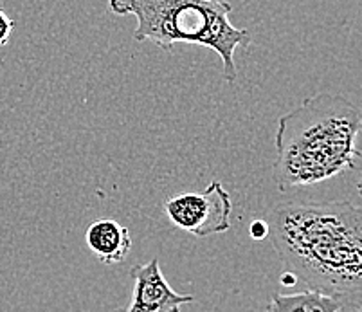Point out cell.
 Here are the masks:
<instances>
[{"label": "cell", "mask_w": 362, "mask_h": 312, "mask_svg": "<svg viewBox=\"0 0 362 312\" xmlns=\"http://www.w3.org/2000/svg\"><path fill=\"white\" fill-rule=\"evenodd\" d=\"M267 222L283 269L296 280L342 298L362 292V208L348 200L287 202Z\"/></svg>", "instance_id": "cell-1"}, {"label": "cell", "mask_w": 362, "mask_h": 312, "mask_svg": "<svg viewBox=\"0 0 362 312\" xmlns=\"http://www.w3.org/2000/svg\"><path fill=\"white\" fill-rule=\"evenodd\" d=\"M362 114L351 101L321 93L279 117L276 130V186L305 188L355 168Z\"/></svg>", "instance_id": "cell-2"}, {"label": "cell", "mask_w": 362, "mask_h": 312, "mask_svg": "<svg viewBox=\"0 0 362 312\" xmlns=\"http://www.w3.org/2000/svg\"><path fill=\"white\" fill-rule=\"evenodd\" d=\"M114 15L136 16V42H153L171 51L175 44L209 47L222 60L223 80L238 78L235 52L251 44V33L229 21L233 6L223 0H108Z\"/></svg>", "instance_id": "cell-3"}, {"label": "cell", "mask_w": 362, "mask_h": 312, "mask_svg": "<svg viewBox=\"0 0 362 312\" xmlns=\"http://www.w3.org/2000/svg\"><path fill=\"white\" fill-rule=\"evenodd\" d=\"M163 208L171 224L199 238L231 229V195L220 180H211L202 193L168 197Z\"/></svg>", "instance_id": "cell-4"}, {"label": "cell", "mask_w": 362, "mask_h": 312, "mask_svg": "<svg viewBox=\"0 0 362 312\" xmlns=\"http://www.w3.org/2000/svg\"><path fill=\"white\" fill-rule=\"evenodd\" d=\"M130 277L134 282L130 300L117 312H182L184 305L195 301V296L179 294L168 284L157 258L134 265Z\"/></svg>", "instance_id": "cell-5"}, {"label": "cell", "mask_w": 362, "mask_h": 312, "mask_svg": "<svg viewBox=\"0 0 362 312\" xmlns=\"http://www.w3.org/2000/svg\"><path fill=\"white\" fill-rule=\"evenodd\" d=\"M85 244L98 260L105 265L124 262L132 249L130 231L117 220L100 219L88 226Z\"/></svg>", "instance_id": "cell-6"}, {"label": "cell", "mask_w": 362, "mask_h": 312, "mask_svg": "<svg viewBox=\"0 0 362 312\" xmlns=\"http://www.w3.org/2000/svg\"><path fill=\"white\" fill-rule=\"evenodd\" d=\"M346 298L307 289L292 294H272L265 312H339Z\"/></svg>", "instance_id": "cell-7"}, {"label": "cell", "mask_w": 362, "mask_h": 312, "mask_svg": "<svg viewBox=\"0 0 362 312\" xmlns=\"http://www.w3.org/2000/svg\"><path fill=\"white\" fill-rule=\"evenodd\" d=\"M13 29H15V21L9 18L8 13H6L4 9H2V6H0V47L8 45L9 38H11L13 35Z\"/></svg>", "instance_id": "cell-8"}, {"label": "cell", "mask_w": 362, "mask_h": 312, "mask_svg": "<svg viewBox=\"0 0 362 312\" xmlns=\"http://www.w3.org/2000/svg\"><path fill=\"white\" fill-rule=\"evenodd\" d=\"M249 235H251L252 241H263L269 236V222L262 219L252 220L251 226H249Z\"/></svg>", "instance_id": "cell-9"}, {"label": "cell", "mask_w": 362, "mask_h": 312, "mask_svg": "<svg viewBox=\"0 0 362 312\" xmlns=\"http://www.w3.org/2000/svg\"><path fill=\"white\" fill-rule=\"evenodd\" d=\"M281 284H283V285H288V287H291V285L298 284V280H296L294 275H291V272H287V271H283V275H281Z\"/></svg>", "instance_id": "cell-10"}, {"label": "cell", "mask_w": 362, "mask_h": 312, "mask_svg": "<svg viewBox=\"0 0 362 312\" xmlns=\"http://www.w3.org/2000/svg\"><path fill=\"white\" fill-rule=\"evenodd\" d=\"M339 312H362V301L350 305V307H344V305H342V308Z\"/></svg>", "instance_id": "cell-11"}, {"label": "cell", "mask_w": 362, "mask_h": 312, "mask_svg": "<svg viewBox=\"0 0 362 312\" xmlns=\"http://www.w3.org/2000/svg\"><path fill=\"white\" fill-rule=\"evenodd\" d=\"M357 193L362 197V175H361V179H358V183H357Z\"/></svg>", "instance_id": "cell-12"}]
</instances>
